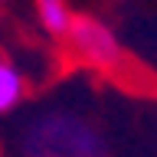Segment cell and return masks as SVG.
<instances>
[{
	"mask_svg": "<svg viewBox=\"0 0 157 157\" xmlns=\"http://www.w3.org/2000/svg\"><path fill=\"white\" fill-rule=\"evenodd\" d=\"M26 157H108V144L75 115H46L23 134Z\"/></svg>",
	"mask_w": 157,
	"mask_h": 157,
	"instance_id": "6da1fadb",
	"label": "cell"
},
{
	"mask_svg": "<svg viewBox=\"0 0 157 157\" xmlns=\"http://www.w3.org/2000/svg\"><path fill=\"white\" fill-rule=\"evenodd\" d=\"M66 39H69V46H72V52L92 69H115L121 62V46H118L115 33L95 17L75 13Z\"/></svg>",
	"mask_w": 157,
	"mask_h": 157,
	"instance_id": "7a4b0ae2",
	"label": "cell"
},
{
	"mask_svg": "<svg viewBox=\"0 0 157 157\" xmlns=\"http://www.w3.org/2000/svg\"><path fill=\"white\" fill-rule=\"evenodd\" d=\"M36 13L52 36H66L72 26V10L66 7V0H36Z\"/></svg>",
	"mask_w": 157,
	"mask_h": 157,
	"instance_id": "3957f363",
	"label": "cell"
},
{
	"mask_svg": "<svg viewBox=\"0 0 157 157\" xmlns=\"http://www.w3.org/2000/svg\"><path fill=\"white\" fill-rule=\"evenodd\" d=\"M23 98V75L10 62H0V111H10Z\"/></svg>",
	"mask_w": 157,
	"mask_h": 157,
	"instance_id": "277c9868",
	"label": "cell"
}]
</instances>
